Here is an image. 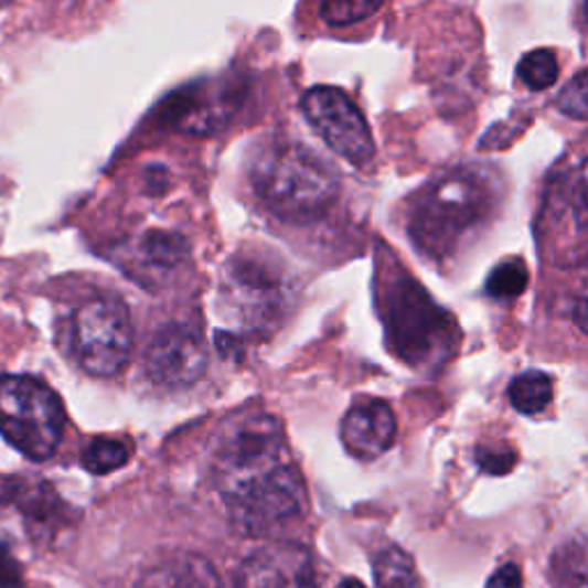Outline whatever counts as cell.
<instances>
[{"label":"cell","mask_w":588,"mask_h":588,"mask_svg":"<svg viewBox=\"0 0 588 588\" xmlns=\"http://www.w3.org/2000/svg\"><path fill=\"white\" fill-rule=\"evenodd\" d=\"M63 432V405L46 384L23 375L0 377V435L21 456L35 462L51 458Z\"/></svg>","instance_id":"8992f818"},{"label":"cell","mask_w":588,"mask_h":588,"mask_svg":"<svg viewBox=\"0 0 588 588\" xmlns=\"http://www.w3.org/2000/svg\"><path fill=\"white\" fill-rule=\"evenodd\" d=\"M81 462L95 475L110 473L129 462V446L122 443L120 439L99 437L86 446V451H83L81 456Z\"/></svg>","instance_id":"d6986e66"},{"label":"cell","mask_w":588,"mask_h":588,"mask_svg":"<svg viewBox=\"0 0 588 588\" xmlns=\"http://www.w3.org/2000/svg\"><path fill=\"white\" fill-rule=\"evenodd\" d=\"M17 581H21L19 564L6 547H0V584H17Z\"/></svg>","instance_id":"484cf974"},{"label":"cell","mask_w":588,"mask_h":588,"mask_svg":"<svg viewBox=\"0 0 588 588\" xmlns=\"http://www.w3.org/2000/svg\"><path fill=\"white\" fill-rule=\"evenodd\" d=\"M239 97L242 93L233 88V83L228 86L212 83L207 88L193 86L163 99L154 110V120L159 127L184 133H214L228 125Z\"/></svg>","instance_id":"30bf717a"},{"label":"cell","mask_w":588,"mask_h":588,"mask_svg":"<svg viewBox=\"0 0 588 588\" xmlns=\"http://www.w3.org/2000/svg\"><path fill=\"white\" fill-rule=\"evenodd\" d=\"M485 588H524L522 570L515 564H503L492 577L488 579Z\"/></svg>","instance_id":"d4e9b609"},{"label":"cell","mask_w":588,"mask_h":588,"mask_svg":"<svg viewBox=\"0 0 588 588\" xmlns=\"http://www.w3.org/2000/svg\"><path fill=\"white\" fill-rule=\"evenodd\" d=\"M552 396H554V382L543 371L520 373L509 386L511 405L524 416H534L547 409Z\"/></svg>","instance_id":"5bb4252c"},{"label":"cell","mask_w":588,"mask_h":588,"mask_svg":"<svg viewBox=\"0 0 588 588\" xmlns=\"http://www.w3.org/2000/svg\"><path fill=\"white\" fill-rule=\"evenodd\" d=\"M556 76H558V58H556V53L549 49L528 51L517 63V78L534 93H543L552 88Z\"/></svg>","instance_id":"ac0fdd59"},{"label":"cell","mask_w":588,"mask_h":588,"mask_svg":"<svg viewBox=\"0 0 588 588\" xmlns=\"http://www.w3.org/2000/svg\"><path fill=\"white\" fill-rule=\"evenodd\" d=\"M501 182L490 168L464 163L418 191L407 214L414 248L435 265L451 263L496 212Z\"/></svg>","instance_id":"7a4b0ae2"},{"label":"cell","mask_w":588,"mask_h":588,"mask_svg":"<svg viewBox=\"0 0 588 588\" xmlns=\"http://www.w3.org/2000/svg\"><path fill=\"white\" fill-rule=\"evenodd\" d=\"M189 256V246L180 235L173 233H150L138 244V258L150 269H175Z\"/></svg>","instance_id":"9a60e30c"},{"label":"cell","mask_w":588,"mask_h":588,"mask_svg":"<svg viewBox=\"0 0 588 588\" xmlns=\"http://www.w3.org/2000/svg\"><path fill=\"white\" fill-rule=\"evenodd\" d=\"M248 180L269 212L286 221L324 214L339 199V175L316 152L295 141H267L250 154Z\"/></svg>","instance_id":"277c9868"},{"label":"cell","mask_w":588,"mask_h":588,"mask_svg":"<svg viewBox=\"0 0 588 588\" xmlns=\"http://www.w3.org/2000/svg\"><path fill=\"white\" fill-rule=\"evenodd\" d=\"M235 588H316L311 558L292 545L263 547L244 564Z\"/></svg>","instance_id":"7c38bea8"},{"label":"cell","mask_w":588,"mask_h":588,"mask_svg":"<svg viewBox=\"0 0 588 588\" xmlns=\"http://www.w3.org/2000/svg\"><path fill=\"white\" fill-rule=\"evenodd\" d=\"M207 345L203 333L186 324L161 327L146 350L148 377L163 388H186L205 375Z\"/></svg>","instance_id":"9c48e42d"},{"label":"cell","mask_w":588,"mask_h":588,"mask_svg":"<svg viewBox=\"0 0 588 588\" xmlns=\"http://www.w3.org/2000/svg\"><path fill=\"white\" fill-rule=\"evenodd\" d=\"M528 286V271L522 260H506L492 269L485 290L494 299H515Z\"/></svg>","instance_id":"44dd1931"},{"label":"cell","mask_w":588,"mask_h":588,"mask_svg":"<svg viewBox=\"0 0 588 588\" xmlns=\"http://www.w3.org/2000/svg\"><path fill=\"white\" fill-rule=\"evenodd\" d=\"M377 301L388 348L409 368L435 375L458 354V320L411 274L386 269Z\"/></svg>","instance_id":"3957f363"},{"label":"cell","mask_w":588,"mask_h":588,"mask_svg":"<svg viewBox=\"0 0 588 588\" xmlns=\"http://www.w3.org/2000/svg\"><path fill=\"white\" fill-rule=\"evenodd\" d=\"M573 320L577 324V329L588 335V299H579L573 308Z\"/></svg>","instance_id":"4316f807"},{"label":"cell","mask_w":588,"mask_h":588,"mask_svg":"<svg viewBox=\"0 0 588 588\" xmlns=\"http://www.w3.org/2000/svg\"><path fill=\"white\" fill-rule=\"evenodd\" d=\"M12 3V0H0V8H6V6H10Z\"/></svg>","instance_id":"4dcf8cb0"},{"label":"cell","mask_w":588,"mask_h":588,"mask_svg":"<svg viewBox=\"0 0 588 588\" xmlns=\"http://www.w3.org/2000/svg\"><path fill=\"white\" fill-rule=\"evenodd\" d=\"M556 108L570 120L588 122V67L566 83L556 97Z\"/></svg>","instance_id":"7402d4cb"},{"label":"cell","mask_w":588,"mask_h":588,"mask_svg":"<svg viewBox=\"0 0 588 588\" xmlns=\"http://www.w3.org/2000/svg\"><path fill=\"white\" fill-rule=\"evenodd\" d=\"M554 588H588V543L573 541L552 558Z\"/></svg>","instance_id":"2e32d148"},{"label":"cell","mask_w":588,"mask_h":588,"mask_svg":"<svg viewBox=\"0 0 588 588\" xmlns=\"http://www.w3.org/2000/svg\"><path fill=\"white\" fill-rule=\"evenodd\" d=\"M384 0H322L320 17L331 28H348L377 14Z\"/></svg>","instance_id":"ffe728a7"},{"label":"cell","mask_w":588,"mask_h":588,"mask_svg":"<svg viewBox=\"0 0 588 588\" xmlns=\"http://www.w3.org/2000/svg\"><path fill=\"white\" fill-rule=\"evenodd\" d=\"M6 496L25 520L40 526H63L67 522V503L49 483L19 479L6 488Z\"/></svg>","instance_id":"4fadbf2b"},{"label":"cell","mask_w":588,"mask_h":588,"mask_svg":"<svg viewBox=\"0 0 588 588\" xmlns=\"http://www.w3.org/2000/svg\"><path fill=\"white\" fill-rule=\"evenodd\" d=\"M0 588H23V584L21 581H17V584H0Z\"/></svg>","instance_id":"f546056e"},{"label":"cell","mask_w":588,"mask_h":588,"mask_svg":"<svg viewBox=\"0 0 588 588\" xmlns=\"http://www.w3.org/2000/svg\"><path fill=\"white\" fill-rule=\"evenodd\" d=\"M212 481L244 534H265L301 515L306 506V485L284 424L271 414L242 416L218 437Z\"/></svg>","instance_id":"6da1fadb"},{"label":"cell","mask_w":588,"mask_h":588,"mask_svg":"<svg viewBox=\"0 0 588 588\" xmlns=\"http://www.w3.org/2000/svg\"><path fill=\"white\" fill-rule=\"evenodd\" d=\"M568 207L575 228H588V159H584L568 178Z\"/></svg>","instance_id":"603a6c76"},{"label":"cell","mask_w":588,"mask_h":588,"mask_svg":"<svg viewBox=\"0 0 588 588\" xmlns=\"http://www.w3.org/2000/svg\"><path fill=\"white\" fill-rule=\"evenodd\" d=\"M475 462L492 475H503L509 473L515 462H517V453L511 451V448H479V453H475Z\"/></svg>","instance_id":"cb8c5ba5"},{"label":"cell","mask_w":588,"mask_h":588,"mask_svg":"<svg viewBox=\"0 0 588 588\" xmlns=\"http://www.w3.org/2000/svg\"><path fill=\"white\" fill-rule=\"evenodd\" d=\"M218 301L228 324L248 333H265L286 318L292 301L288 274L265 256L239 254L223 271Z\"/></svg>","instance_id":"5b68a950"},{"label":"cell","mask_w":588,"mask_h":588,"mask_svg":"<svg viewBox=\"0 0 588 588\" xmlns=\"http://www.w3.org/2000/svg\"><path fill=\"white\" fill-rule=\"evenodd\" d=\"M398 435L396 414L384 400L363 398L354 403L341 424L345 451L356 460H375L394 446Z\"/></svg>","instance_id":"8fae6325"},{"label":"cell","mask_w":588,"mask_h":588,"mask_svg":"<svg viewBox=\"0 0 588 588\" xmlns=\"http://www.w3.org/2000/svg\"><path fill=\"white\" fill-rule=\"evenodd\" d=\"M303 118L322 141L354 165H366L375 157L371 127L359 106L339 88L318 86L301 99Z\"/></svg>","instance_id":"ba28073f"},{"label":"cell","mask_w":588,"mask_h":588,"mask_svg":"<svg viewBox=\"0 0 588 588\" xmlns=\"http://www.w3.org/2000/svg\"><path fill=\"white\" fill-rule=\"evenodd\" d=\"M335 588H368V586L363 584V581H359V579H354V577H348V579H343Z\"/></svg>","instance_id":"83f0119b"},{"label":"cell","mask_w":588,"mask_h":588,"mask_svg":"<svg viewBox=\"0 0 588 588\" xmlns=\"http://www.w3.org/2000/svg\"><path fill=\"white\" fill-rule=\"evenodd\" d=\"M72 352L93 377H114L129 361L133 327L127 306L116 297H95L72 318Z\"/></svg>","instance_id":"52a82bcc"},{"label":"cell","mask_w":588,"mask_h":588,"mask_svg":"<svg viewBox=\"0 0 588 588\" xmlns=\"http://www.w3.org/2000/svg\"><path fill=\"white\" fill-rule=\"evenodd\" d=\"M581 14H584V21L588 23V0H581Z\"/></svg>","instance_id":"f1b7e54d"},{"label":"cell","mask_w":588,"mask_h":588,"mask_svg":"<svg viewBox=\"0 0 588 588\" xmlns=\"http://www.w3.org/2000/svg\"><path fill=\"white\" fill-rule=\"evenodd\" d=\"M375 581L377 588H421L411 558L398 547L379 552L375 562Z\"/></svg>","instance_id":"e0dca14e"}]
</instances>
